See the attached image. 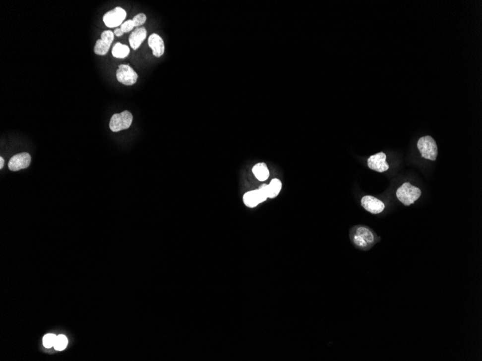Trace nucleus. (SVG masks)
Returning a JSON list of instances; mask_svg holds the SVG:
<instances>
[{
	"mask_svg": "<svg viewBox=\"0 0 482 361\" xmlns=\"http://www.w3.org/2000/svg\"><path fill=\"white\" fill-rule=\"evenodd\" d=\"M31 156L28 153H23L14 155L9 161L8 167L11 171H19L29 167Z\"/></svg>",
	"mask_w": 482,
	"mask_h": 361,
	"instance_id": "nucleus-10",
	"label": "nucleus"
},
{
	"mask_svg": "<svg viewBox=\"0 0 482 361\" xmlns=\"http://www.w3.org/2000/svg\"><path fill=\"white\" fill-rule=\"evenodd\" d=\"M147 17L144 13H139L134 16L132 21L134 23V27H139L140 25L145 24Z\"/></svg>",
	"mask_w": 482,
	"mask_h": 361,
	"instance_id": "nucleus-19",
	"label": "nucleus"
},
{
	"mask_svg": "<svg viewBox=\"0 0 482 361\" xmlns=\"http://www.w3.org/2000/svg\"><path fill=\"white\" fill-rule=\"evenodd\" d=\"M361 205L367 211L372 214L382 213L386 207L383 201L371 196H365L362 198Z\"/></svg>",
	"mask_w": 482,
	"mask_h": 361,
	"instance_id": "nucleus-9",
	"label": "nucleus"
},
{
	"mask_svg": "<svg viewBox=\"0 0 482 361\" xmlns=\"http://www.w3.org/2000/svg\"><path fill=\"white\" fill-rule=\"evenodd\" d=\"M367 165L372 170L378 172H386L389 169V165L386 161V154L382 152L370 156L367 159Z\"/></svg>",
	"mask_w": 482,
	"mask_h": 361,
	"instance_id": "nucleus-11",
	"label": "nucleus"
},
{
	"mask_svg": "<svg viewBox=\"0 0 482 361\" xmlns=\"http://www.w3.org/2000/svg\"><path fill=\"white\" fill-rule=\"evenodd\" d=\"M419 151L424 159L435 161L437 159L438 150L435 141L430 136L420 138L418 142Z\"/></svg>",
	"mask_w": 482,
	"mask_h": 361,
	"instance_id": "nucleus-2",
	"label": "nucleus"
},
{
	"mask_svg": "<svg viewBox=\"0 0 482 361\" xmlns=\"http://www.w3.org/2000/svg\"><path fill=\"white\" fill-rule=\"evenodd\" d=\"M266 186L267 185L264 184L257 190L245 193L242 199L244 204L248 208H255L258 204L264 202L268 199Z\"/></svg>",
	"mask_w": 482,
	"mask_h": 361,
	"instance_id": "nucleus-5",
	"label": "nucleus"
},
{
	"mask_svg": "<svg viewBox=\"0 0 482 361\" xmlns=\"http://www.w3.org/2000/svg\"><path fill=\"white\" fill-rule=\"evenodd\" d=\"M133 115L128 110L120 113H116L112 117L109 127L114 132H119L122 130L128 129L132 123Z\"/></svg>",
	"mask_w": 482,
	"mask_h": 361,
	"instance_id": "nucleus-3",
	"label": "nucleus"
},
{
	"mask_svg": "<svg viewBox=\"0 0 482 361\" xmlns=\"http://www.w3.org/2000/svg\"><path fill=\"white\" fill-rule=\"evenodd\" d=\"M147 37V31L145 28H137L129 36V44L131 49L137 50L140 47L142 43L145 40Z\"/></svg>",
	"mask_w": 482,
	"mask_h": 361,
	"instance_id": "nucleus-13",
	"label": "nucleus"
},
{
	"mask_svg": "<svg viewBox=\"0 0 482 361\" xmlns=\"http://www.w3.org/2000/svg\"><path fill=\"white\" fill-rule=\"evenodd\" d=\"M148 45L153 50L154 56L158 58L163 56L165 52L164 41L159 35L152 34L148 39Z\"/></svg>",
	"mask_w": 482,
	"mask_h": 361,
	"instance_id": "nucleus-12",
	"label": "nucleus"
},
{
	"mask_svg": "<svg viewBox=\"0 0 482 361\" xmlns=\"http://www.w3.org/2000/svg\"><path fill=\"white\" fill-rule=\"evenodd\" d=\"M57 336L53 334L46 335L43 338V344L46 348H51L54 347L56 342Z\"/></svg>",
	"mask_w": 482,
	"mask_h": 361,
	"instance_id": "nucleus-18",
	"label": "nucleus"
},
{
	"mask_svg": "<svg viewBox=\"0 0 482 361\" xmlns=\"http://www.w3.org/2000/svg\"><path fill=\"white\" fill-rule=\"evenodd\" d=\"M117 78L123 85H134L137 82L138 74L129 65L121 64L117 71Z\"/></svg>",
	"mask_w": 482,
	"mask_h": 361,
	"instance_id": "nucleus-7",
	"label": "nucleus"
},
{
	"mask_svg": "<svg viewBox=\"0 0 482 361\" xmlns=\"http://www.w3.org/2000/svg\"><path fill=\"white\" fill-rule=\"evenodd\" d=\"M123 32L121 31V30L120 29V28H117V29L114 31V35H115L116 36H118V37L123 36Z\"/></svg>",
	"mask_w": 482,
	"mask_h": 361,
	"instance_id": "nucleus-21",
	"label": "nucleus"
},
{
	"mask_svg": "<svg viewBox=\"0 0 482 361\" xmlns=\"http://www.w3.org/2000/svg\"><path fill=\"white\" fill-rule=\"evenodd\" d=\"M130 49L126 45L117 43L112 49V55L115 58H123L129 56Z\"/></svg>",
	"mask_w": 482,
	"mask_h": 361,
	"instance_id": "nucleus-16",
	"label": "nucleus"
},
{
	"mask_svg": "<svg viewBox=\"0 0 482 361\" xmlns=\"http://www.w3.org/2000/svg\"><path fill=\"white\" fill-rule=\"evenodd\" d=\"M282 182L279 179H273L266 186L268 199H274L278 196L282 190Z\"/></svg>",
	"mask_w": 482,
	"mask_h": 361,
	"instance_id": "nucleus-15",
	"label": "nucleus"
},
{
	"mask_svg": "<svg viewBox=\"0 0 482 361\" xmlns=\"http://www.w3.org/2000/svg\"><path fill=\"white\" fill-rule=\"evenodd\" d=\"M67 344V338L64 335H61L57 337L56 342H55V344L54 345V347H55V350H57V351H61L66 348Z\"/></svg>",
	"mask_w": 482,
	"mask_h": 361,
	"instance_id": "nucleus-17",
	"label": "nucleus"
},
{
	"mask_svg": "<svg viewBox=\"0 0 482 361\" xmlns=\"http://www.w3.org/2000/svg\"><path fill=\"white\" fill-rule=\"evenodd\" d=\"M134 25L132 20H129L120 25V29L124 33H129L134 29Z\"/></svg>",
	"mask_w": 482,
	"mask_h": 361,
	"instance_id": "nucleus-20",
	"label": "nucleus"
},
{
	"mask_svg": "<svg viewBox=\"0 0 482 361\" xmlns=\"http://www.w3.org/2000/svg\"><path fill=\"white\" fill-rule=\"evenodd\" d=\"M114 39V33L113 31H104L101 34V39L96 41L94 47L95 53L100 56H105L109 52Z\"/></svg>",
	"mask_w": 482,
	"mask_h": 361,
	"instance_id": "nucleus-8",
	"label": "nucleus"
},
{
	"mask_svg": "<svg viewBox=\"0 0 482 361\" xmlns=\"http://www.w3.org/2000/svg\"><path fill=\"white\" fill-rule=\"evenodd\" d=\"M4 159H3V158L1 157H1H0V169H1L3 168V167H4Z\"/></svg>",
	"mask_w": 482,
	"mask_h": 361,
	"instance_id": "nucleus-22",
	"label": "nucleus"
},
{
	"mask_svg": "<svg viewBox=\"0 0 482 361\" xmlns=\"http://www.w3.org/2000/svg\"><path fill=\"white\" fill-rule=\"evenodd\" d=\"M126 17V11L121 7H117L106 12L103 20L106 26L112 28L121 25Z\"/></svg>",
	"mask_w": 482,
	"mask_h": 361,
	"instance_id": "nucleus-6",
	"label": "nucleus"
},
{
	"mask_svg": "<svg viewBox=\"0 0 482 361\" xmlns=\"http://www.w3.org/2000/svg\"><path fill=\"white\" fill-rule=\"evenodd\" d=\"M252 171L259 181H265L269 178V171L265 163H258L253 167Z\"/></svg>",
	"mask_w": 482,
	"mask_h": 361,
	"instance_id": "nucleus-14",
	"label": "nucleus"
},
{
	"mask_svg": "<svg viewBox=\"0 0 482 361\" xmlns=\"http://www.w3.org/2000/svg\"><path fill=\"white\" fill-rule=\"evenodd\" d=\"M353 240L355 245L361 249H366L374 242V235L370 229L365 226H358L353 232Z\"/></svg>",
	"mask_w": 482,
	"mask_h": 361,
	"instance_id": "nucleus-4",
	"label": "nucleus"
},
{
	"mask_svg": "<svg viewBox=\"0 0 482 361\" xmlns=\"http://www.w3.org/2000/svg\"><path fill=\"white\" fill-rule=\"evenodd\" d=\"M396 194L401 203L406 206H409L420 199L422 191L418 187L411 185L410 183H405L398 188Z\"/></svg>",
	"mask_w": 482,
	"mask_h": 361,
	"instance_id": "nucleus-1",
	"label": "nucleus"
}]
</instances>
